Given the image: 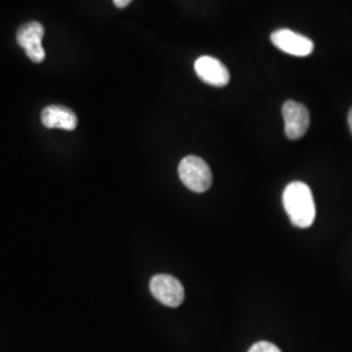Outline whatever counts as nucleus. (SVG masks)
I'll return each mask as SVG.
<instances>
[{
	"instance_id": "nucleus-1",
	"label": "nucleus",
	"mask_w": 352,
	"mask_h": 352,
	"mask_svg": "<svg viewBox=\"0 0 352 352\" xmlns=\"http://www.w3.org/2000/svg\"><path fill=\"white\" fill-rule=\"evenodd\" d=\"M283 206L294 226L308 228L316 218V205L311 188L302 182H292L283 192Z\"/></svg>"
},
{
	"instance_id": "nucleus-2",
	"label": "nucleus",
	"mask_w": 352,
	"mask_h": 352,
	"mask_svg": "<svg viewBox=\"0 0 352 352\" xmlns=\"http://www.w3.org/2000/svg\"><path fill=\"white\" fill-rule=\"evenodd\" d=\"M177 173L187 188L202 193L212 187L213 174L208 164L196 155H188L179 164Z\"/></svg>"
},
{
	"instance_id": "nucleus-3",
	"label": "nucleus",
	"mask_w": 352,
	"mask_h": 352,
	"mask_svg": "<svg viewBox=\"0 0 352 352\" xmlns=\"http://www.w3.org/2000/svg\"><path fill=\"white\" fill-rule=\"evenodd\" d=\"M151 291L158 302L170 308H176L184 302L183 285L168 274H157L151 278Z\"/></svg>"
},
{
	"instance_id": "nucleus-4",
	"label": "nucleus",
	"mask_w": 352,
	"mask_h": 352,
	"mask_svg": "<svg viewBox=\"0 0 352 352\" xmlns=\"http://www.w3.org/2000/svg\"><path fill=\"white\" fill-rule=\"evenodd\" d=\"M45 28L38 21L26 23L17 30L16 41L25 50L28 58L34 63H42L46 52L42 46Z\"/></svg>"
},
{
	"instance_id": "nucleus-5",
	"label": "nucleus",
	"mask_w": 352,
	"mask_h": 352,
	"mask_svg": "<svg viewBox=\"0 0 352 352\" xmlns=\"http://www.w3.org/2000/svg\"><path fill=\"white\" fill-rule=\"evenodd\" d=\"M282 113L285 119V132L289 140L302 139L307 133L311 118L308 109L295 101H287L283 103Z\"/></svg>"
},
{
	"instance_id": "nucleus-6",
	"label": "nucleus",
	"mask_w": 352,
	"mask_h": 352,
	"mask_svg": "<svg viewBox=\"0 0 352 352\" xmlns=\"http://www.w3.org/2000/svg\"><path fill=\"white\" fill-rule=\"evenodd\" d=\"M273 45L280 51H285L295 56L311 55L315 49L314 42L309 38L304 37L289 29H279L272 34Z\"/></svg>"
},
{
	"instance_id": "nucleus-7",
	"label": "nucleus",
	"mask_w": 352,
	"mask_h": 352,
	"mask_svg": "<svg viewBox=\"0 0 352 352\" xmlns=\"http://www.w3.org/2000/svg\"><path fill=\"white\" fill-rule=\"evenodd\" d=\"M195 71L204 82L217 88L226 87L230 81V72L226 65L213 56H201L195 63Z\"/></svg>"
},
{
	"instance_id": "nucleus-8",
	"label": "nucleus",
	"mask_w": 352,
	"mask_h": 352,
	"mask_svg": "<svg viewBox=\"0 0 352 352\" xmlns=\"http://www.w3.org/2000/svg\"><path fill=\"white\" fill-rule=\"evenodd\" d=\"M41 120L46 128H59L64 131H74L77 126L76 113L64 106L52 104L43 109L41 113Z\"/></svg>"
},
{
	"instance_id": "nucleus-9",
	"label": "nucleus",
	"mask_w": 352,
	"mask_h": 352,
	"mask_svg": "<svg viewBox=\"0 0 352 352\" xmlns=\"http://www.w3.org/2000/svg\"><path fill=\"white\" fill-rule=\"evenodd\" d=\"M248 352H282L276 344L269 342H258L253 344Z\"/></svg>"
},
{
	"instance_id": "nucleus-10",
	"label": "nucleus",
	"mask_w": 352,
	"mask_h": 352,
	"mask_svg": "<svg viewBox=\"0 0 352 352\" xmlns=\"http://www.w3.org/2000/svg\"><path fill=\"white\" fill-rule=\"evenodd\" d=\"M113 1L118 8H126V6L131 4L132 0H113Z\"/></svg>"
},
{
	"instance_id": "nucleus-11",
	"label": "nucleus",
	"mask_w": 352,
	"mask_h": 352,
	"mask_svg": "<svg viewBox=\"0 0 352 352\" xmlns=\"http://www.w3.org/2000/svg\"><path fill=\"white\" fill-rule=\"evenodd\" d=\"M349 126H350V129H351L352 132V109L350 110V113H349Z\"/></svg>"
}]
</instances>
